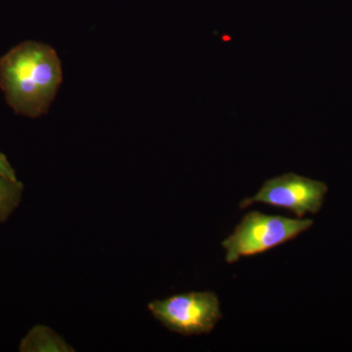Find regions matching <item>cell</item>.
Returning a JSON list of instances; mask_svg holds the SVG:
<instances>
[{"mask_svg":"<svg viewBox=\"0 0 352 352\" xmlns=\"http://www.w3.org/2000/svg\"><path fill=\"white\" fill-rule=\"evenodd\" d=\"M63 78L56 51L25 41L0 59V87L16 113L38 118L47 113Z\"/></svg>","mask_w":352,"mask_h":352,"instance_id":"1","label":"cell"},{"mask_svg":"<svg viewBox=\"0 0 352 352\" xmlns=\"http://www.w3.org/2000/svg\"><path fill=\"white\" fill-rule=\"evenodd\" d=\"M314 224V220L310 219H289L252 210L243 217L233 233L221 243L226 251V261L232 264L242 256L263 254L296 239Z\"/></svg>","mask_w":352,"mask_h":352,"instance_id":"2","label":"cell"},{"mask_svg":"<svg viewBox=\"0 0 352 352\" xmlns=\"http://www.w3.org/2000/svg\"><path fill=\"white\" fill-rule=\"evenodd\" d=\"M148 309L164 327L183 336L210 333L222 318L219 298L212 292H191L154 300Z\"/></svg>","mask_w":352,"mask_h":352,"instance_id":"3","label":"cell"},{"mask_svg":"<svg viewBox=\"0 0 352 352\" xmlns=\"http://www.w3.org/2000/svg\"><path fill=\"white\" fill-rule=\"evenodd\" d=\"M327 192L324 182L288 173L266 180L256 195L241 201L240 208L263 203L289 210L302 219L307 214L320 212Z\"/></svg>","mask_w":352,"mask_h":352,"instance_id":"4","label":"cell"},{"mask_svg":"<svg viewBox=\"0 0 352 352\" xmlns=\"http://www.w3.org/2000/svg\"><path fill=\"white\" fill-rule=\"evenodd\" d=\"M20 351H74L54 331L45 326H36L30 331L20 344Z\"/></svg>","mask_w":352,"mask_h":352,"instance_id":"5","label":"cell"},{"mask_svg":"<svg viewBox=\"0 0 352 352\" xmlns=\"http://www.w3.org/2000/svg\"><path fill=\"white\" fill-rule=\"evenodd\" d=\"M24 186L19 180L0 175V223L6 221L22 200Z\"/></svg>","mask_w":352,"mask_h":352,"instance_id":"6","label":"cell"},{"mask_svg":"<svg viewBox=\"0 0 352 352\" xmlns=\"http://www.w3.org/2000/svg\"><path fill=\"white\" fill-rule=\"evenodd\" d=\"M0 175L9 178V179L18 180L12 166L1 152H0Z\"/></svg>","mask_w":352,"mask_h":352,"instance_id":"7","label":"cell"}]
</instances>
